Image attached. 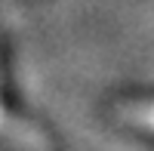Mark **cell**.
I'll return each mask as SVG.
<instances>
[{
    "label": "cell",
    "instance_id": "6da1fadb",
    "mask_svg": "<svg viewBox=\"0 0 154 151\" xmlns=\"http://www.w3.org/2000/svg\"><path fill=\"white\" fill-rule=\"evenodd\" d=\"M0 139L22 151H49V142L43 139V133H37L25 120H16L3 105H0Z\"/></svg>",
    "mask_w": 154,
    "mask_h": 151
},
{
    "label": "cell",
    "instance_id": "7a4b0ae2",
    "mask_svg": "<svg viewBox=\"0 0 154 151\" xmlns=\"http://www.w3.org/2000/svg\"><path fill=\"white\" fill-rule=\"evenodd\" d=\"M123 117L139 123L142 130L154 133V102H133V105H123Z\"/></svg>",
    "mask_w": 154,
    "mask_h": 151
}]
</instances>
